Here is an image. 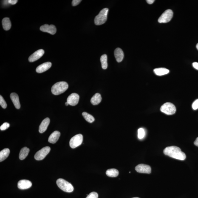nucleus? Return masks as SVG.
Listing matches in <instances>:
<instances>
[{
    "mask_svg": "<svg viewBox=\"0 0 198 198\" xmlns=\"http://www.w3.org/2000/svg\"><path fill=\"white\" fill-rule=\"evenodd\" d=\"M164 154L173 158L180 160H184L186 158V156L181 148L176 146H168L164 149Z\"/></svg>",
    "mask_w": 198,
    "mask_h": 198,
    "instance_id": "1",
    "label": "nucleus"
},
{
    "mask_svg": "<svg viewBox=\"0 0 198 198\" xmlns=\"http://www.w3.org/2000/svg\"><path fill=\"white\" fill-rule=\"evenodd\" d=\"M68 88V84L65 82H58L52 86L51 91L55 95H58L64 93Z\"/></svg>",
    "mask_w": 198,
    "mask_h": 198,
    "instance_id": "2",
    "label": "nucleus"
},
{
    "mask_svg": "<svg viewBox=\"0 0 198 198\" xmlns=\"http://www.w3.org/2000/svg\"><path fill=\"white\" fill-rule=\"evenodd\" d=\"M109 9L104 8L100 11L99 14L97 15L94 19V23L96 25H100L104 24L107 19Z\"/></svg>",
    "mask_w": 198,
    "mask_h": 198,
    "instance_id": "3",
    "label": "nucleus"
},
{
    "mask_svg": "<svg viewBox=\"0 0 198 198\" xmlns=\"http://www.w3.org/2000/svg\"><path fill=\"white\" fill-rule=\"evenodd\" d=\"M57 184L60 189L66 192L71 193L74 191V187L72 184L64 179H57Z\"/></svg>",
    "mask_w": 198,
    "mask_h": 198,
    "instance_id": "4",
    "label": "nucleus"
},
{
    "mask_svg": "<svg viewBox=\"0 0 198 198\" xmlns=\"http://www.w3.org/2000/svg\"><path fill=\"white\" fill-rule=\"evenodd\" d=\"M160 111L167 115H172L176 111L175 106L173 103H167L164 104L160 108Z\"/></svg>",
    "mask_w": 198,
    "mask_h": 198,
    "instance_id": "5",
    "label": "nucleus"
},
{
    "mask_svg": "<svg viewBox=\"0 0 198 198\" xmlns=\"http://www.w3.org/2000/svg\"><path fill=\"white\" fill-rule=\"evenodd\" d=\"M83 140V136L81 134H78L74 136L71 139L69 145L73 148H76L82 144Z\"/></svg>",
    "mask_w": 198,
    "mask_h": 198,
    "instance_id": "6",
    "label": "nucleus"
},
{
    "mask_svg": "<svg viewBox=\"0 0 198 198\" xmlns=\"http://www.w3.org/2000/svg\"><path fill=\"white\" fill-rule=\"evenodd\" d=\"M173 13L172 10L168 9L163 13L158 19L159 23H165L169 22L172 18Z\"/></svg>",
    "mask_w": 198,
    "mask_h": 198,
    "instance_id": "7",
    "label": "nucleus"
},
{
    "mask_svg": "<svg viewBox=\"0 0 198 198\" xmlns=\"http://www.w3.org/2000/svg\"><path fill=\"white\" fill-rule=\"evenodd\" d=\"M51 148L49 146H46L37 151L34 156L35 159L37 160H41L44 159L49 154Z\"/></svg>",
    "mask_w": 198,
    "mask_h": 198,
    "instance_id": "8",
    "label": "nucleus"
},
{
    "mask_svg": "<svg viewBox=\"0 0 198 198\" xmlns=\"http://www.w3.org/2000/svg\"><path fill=\"white\" fill-rule=\"evenodd\" d=\"M135 169L139 173L149 174L151 172V167L145 164H140L135 167Z\"/></svg>",
    "mask_w": 198,
    "mask_h": 198,
    "instance_id": "9",
    "label": "nucleus"
},
{
    "mask_svg": "<svg viewBox=\"0 0 198 198\" xmlns=\"http://www.w3.org/2000/svg\"><path fill=\"white\" fill-rule=\"evenodd\" d=\"M40 30L41 31L47 32L52 35H55L57 31L56 27L53 25H44L40 27Z\"/></svg>",
    "mask_w": 198,
    "mask_h": 198,
    "instance_id": "10",
    "label": "nucleus"
},
{
    "mask_svg": "<svg viewBox=\"0 0 198 198\" xmlns=\"http://www.w3.org/2000/svg\"><path fill=\"white\" fill-rule=\"evenodd\" d=\"M79 100V96L78 94L74 93L71 94L68 97L67 102L70 106H74L78 104Z\"/></svg>",
    "mask_w": 198,
    "mask_h": 198,
    "instance_id": "11",
    "label": "nucleus"
},
{
    "mask_svg": "<svg viewBox=\"0 0 198 198\" xmlns=\"http://www.w3.org/2000/svg\"><path fill=\"white\" fill-rule=\"evenodd\" d=\"M44 52L43 49H40L35 52L29 57L28 60L30 62H33L39 59L43 56Z\"/></svg>",
    "mask_w": 198,
    "mask_h": 198,
    "instance_id": "12",
    "label": "nucleus"
},
{
    "mask_svg": "<svg viewBox=\"0 0 198 198\" xmlns=\"http://www.w3.org/2000/svg\"><path fill=\"white\" fill-rule=\"evenodd\" d=\"M32 182L29 180H21L18 183V188L20 189L25 190L30 188L32 186Z\"/></svg>",
    "mask_w": 198,
    "mask_h": 198,
    "instance_id": "13",
    "label": "nucleus"
},
{
    "mask_svg": "<svg viewBox=\"0 0 198 198\" xmlns=\"http://www.w3.org/2000/svg\"><path fill=\"white\" fill-rule=\"evenodd\" d=\"M52 64L50 62H46L40 65L36 68V71L38 73H41L48 70L52 66Z\"/></svg>",
    "mask_w": 198,
    "mask_h": 198,
    "instance_id": "14",
    "label": "nucleus"
},
{
    "mask_svg": "<svg viewBox=\"0 0 198 198\" xmlns=\"http://www.w3.org/2000/svg\"><path fill=\"white\" fill-rule=\"evenodd\" d=\"M10 97L15 108L17 109H20L21 105L20 103L19 97L17 94L15 92L12 93L10 94Z\"/></svg>",
    "mask_w": 198,
    "mask_h": 198,
    "instance_id": "15",
    "label": "nucleus"
},
{
    "mask_svg": "<svg viewBox=\"0 0 198 198\" xmlns=\"http://www.w3.org/2000/svg\"><path fill=\"white\" fill-rule=\"evenodd\" d=\"M50 122V119L48 117L43 120L39 127V131L40 133H43L46 130Z\"/></svg>",
    "mask_w": 198,
    "mask_h": 198,
    "instance_id": "16",
    "label": "nucleus"
},
{
    "mask_svg": "<svg viewBox=\"0 0 198 198\" xmlns=\"http://www.w3.org/2000/svg\"><path fill=\"white\" fill-rule=\"evenodd\" d=\"M114 55L117 62L120 63L123 60L124 55L123 50L120 48H117L115 50Z\"/></svg>",
    "mask_w": 198,
    "mask_h": 198,
    "instance_id": "17",
    "label": "nucleus"
},
{
    "mask_svg": "<svg viewBox=\"0 0 198 198\" xmlns=\"http://www.w3.org/2000/svg\"><path fill=\"white\" fill-rule=\"evenodd\" d=\"M61 134L58 131H55L50 135L48 139V141L50 143H55L58 141L60 137Z\"/></svg>",
    "mask_w": 198,
    "mask_h": 198,
    "instance_id": "18",
    "label": "nucleus"
},
{
    "mask_svg": "<svg viewBox=\"0 0 198 198\" xmlns=\"http://www.w3.org/2000/svg\"><path fill=\"white\" fill-rule=\"evenodd\" d=\"M102 97L101 95L100 94H95V95L93 96L92 98H91V103L93 105L95 106L99 104L101 101Z\"/></svg>",
    "mask_w": 198,
    "mask_h": 198,
    "instance_id": "19",
    "label": "nucleus"
},
{
    "mask_svg": "<svg viewBox=\"0 0 198 198\" xmlns=\"http://www.w3.org/2000/svg\"><path fill=\"white\" fill-rule=\"evenodd\" d=\"M154 72L157 76H163L169 73L170 71L165 68H157L154 69Z\"/></svg>",
    "mask_w": 198,
    "mask_h": 198,
    "instance_id": "20",
    "label": "nucleus"
},
{
    "mask_svg": "<svg viewBox=\"0 0 198 198\" xmlns=\"http://www.w3.org/2000/svg\"><path fill=\"white\" fill-rule=\"evenodd\" d=\"M3 28L4 30L8 31L11 28L12 24L9 18L6 17L3 19L2 21Z\"/></svg>",
    "mask_w": 198,
    "mask_h": 198,
    "instance_id": "21",
    "label": "nucleus"
},
{
    "mask_svg": "<svg viewBox=\"0 0 198 198\" xmlns=\"http://www.w3.org/2000/svg\"><path fill=\"white\" fill-rule=\"evenodd\" d=\"M10 151L9 148H5L0 152V162H1L5 160L10 154Z\"/></svg>",
    "mask_w": 198,
    "mask_h": 198,
    "instance_id": "22",
    "label": "nucleus"
},
{
    "mask_svg": "<svg viewBox=\"0 0 198 198\" xmlns=\"http://www.w3.org/2000/svg\"><path fill=\"white\" fill-rule=\"evenodd\" d=\"M29 151V148L26 147L22 148L19 154L20 159L21 160H23L25 159L26 157L28 155Z\"/></svg>",
    "mask_w": 198,
    "mask_h": 198,
    "instance_id": "23",
    "label": "nucleus"
},
{
    "mask_svg": "<svg viewBox=\"0 0 198 198\" xmlns=\"http://www.w3.org/2000/svg\"><path fill=\"white\" fill-rule=\"evenodd\" d=\"M106 173L107 175L111 177H117L119 174L118 170L114 169V168L108 170H107Z\"/></svg>",
    "mask_w": 198,
    "mask_h": 198,
    "instance_id": "24",
    "label": "nucleus"
},
{
    "mask_svg": "<svg viewBox=\"0 0 198 198\" xmlns=\"http://www.w3.org/2000/svg\"><path fill=\"white\" fill-rule=\"evenodd\" d=\"M107 56L105 54L102 55L100 58V61L101 63L102 67L103 69H106L108 68Z\"/></svg>",
    "mask_w": 198,
    "mask_h": 198,
    "instance_id": "25",
    "label": "nucleus"
},
{
    "mask_svg": "<svg viewBox=\"0 0 198 198\" xmlns=\"http://www.w3.org/2000/svg\"><path fill=\"white\" fill-rule=\"evenodd\" d=\"M82 116L84 117L85 119L90 123H92L95 120V119H94V117L91 114L83 112Z\"/></svg>",
    "mask_w": 198,
    "mask_h": 198,
    "instance_id": "26",
    "label": "nucleus"
},
{
    "mask_svg": "<svg viewBox=\"0 0 198 198\" xmlns=\"http://www.w3.org/2000/svg\"><path fill=\"white\" fill-rule=\"evenodd\" d=\"M145 135V131L143 128H140L138 131V137L140 140L143 139Z\"/></svg>",
    "mask_w": 198,
    "mask_h": 198,
    "instance_id": "27",
    "label": "nucleus"
},
{
    "mask_svg": "<svg viewBox=\"0 0 198 198\" xmlns=\"http://www.w3.org/2000/svg\"><path fill=\"white\" fill-rule=\"evenodd\" d=\"M0 105L4 109H6L7 108V103L2 96L1 95L0 96Z\"/></svg>",
    "mask_w": 198,
    "mask_h": 198,
    "instance_id": "28",
    "label": "nucleus"
},
{
    "mask_svg": "<svg viewBox=\"0 0 198 198\" xmlns=\"http://www.w3.org/2000/svg\"><path fill=\"white\" fill-rule=\"evenodd\" d=\"M98 193L95 192H92L90 193L86 198H98Z\"/></svg>",
    "mask_w": 198,
    "mask_h": 198,
    "instance_id": "29",
    "label": "nucleus"
},
{
    "mask_svg": "<svg viewBox=\"0 0 198 198\" xmlns=\"http://www.w3.org/2000/svg\"><path fill=\"white\" fill-rule=\"evenodd\" d=\"M10 126V125L9 123L6 122V123L3 124L1 125V127H0V129H1V131L5 130L7 129Z\"/></svg>",
    "mask_w": 198,
    "mask_h": 198,
    "instance_id": "30",
    "label": "nucleus"
},
{
    "mask_svg": "<svg viewBox=\"0 0 198 198\" xmlns=\"http://www.w3.org/2000/svg\"><path fill=\"white\" fill-rule=\"evenodd\" d=\"M192 106L193 109L194 110H196L198 109V99H197V100H195L193 102Z\"/></svg>",
    "mask_w": 198,
    "mask_h": 198,
    "instance_id": "31",
    "label": "nucleus"
},
{
    "mask_svg": "<svg viewBox=\"0 0 198 198\" xmlns=\"http://www.w3.org/2000/svg\"><path fill=\"white\" fill-rule=\"evenodd\" d=\"M81 1V0H73L72 1V5L74 7L78 5Z\"/></svg>",
    "mask_w": 198,
    "mask_h": 198,
    "instance_id": "32",
    "label": "nucleus"
},
{
    "mask_svg": "<svg viewBox=\"0 0 198 198\" xmlns=\"http://www.w3.org/2000/svg\"><path fill=\"white\" fill-rule=\"evenodd\" d=\"M18 1L17 0H9L8 2L9 4H12V5H14L17 4Z\"/></svg>",
    "mask_w": 198,
    "mask_h": 198,
    "instance_id": "33",
    "label": "nucleus"
},
{
    "mask_svg": "<svg viewBox=\"0 0 198 198\" xmlns=\"http://www.w3.org/2000/svg\"><path fill=\"white\" fill-rule=\"evenodd\" d=\"M193 67L195 69H197L198 70V63L197 62H194L193 63Z\"/></svg>",
    "mask_w": 198,
    "mask_h": 198,
    "instance_id": "34",
    "label": "nucleus"
},
{
    "mask_svg": "<svg viewBox=\"0 0 198 198\" xmlns=\"http://www.w3.org/2000/svg\"><path fill=\"white\" fill-rule=\"evenodd\" d=\"M146 1L148 4H152L154 3V0H147Z\"/></svg>",
    "mask_w": 198,
    "mask_h": 198,
    "instance_id": "35",
    "label": "nucleus"
},
{
    "mask_svg": "<svg viewBox=\"0 0 198 198\" xmlns=\"http://www.w3.org/2000/svg\"><path fill=\"white\" fill-rule=\"evenodd\" d=\"M194 144L196 145V146L198 147V137L196 138L195 141L194 142Z\"/></svg>",
    "mask_w": 198,
    "mask_h": 198,
    "instance_id": "36",
    "label": "nucleus"
},
{
    "mask_svg": "<svg viewBox=\"0 0 198 198\" xmlns=\"http://www.w3.org/2000/svg\"><path fill=\"white\" fill-rule=\"evenodd\" d=\"M9 4L8 2V1H4V6H8V4Z\"/></svg>",
    "mask_w": 198,
    "mask_h": 198,
    "instance_id": "37",
    "label": "nucleus"
},
{
    "mask_svg": "<svg viewBox=\"0 0 198 198\" xmlns=\"http://www.w3.org/2000/svg\"><path fill=\"white\" fill-rule=\"evenodd\" d=\"M65 105H66V106H68V105H69V103H68L67 102H66V103H65Z\"/></svg>",
    "mask_w": 198,
    "mask_h": 198,
    "instance_id": "38",
    "label": "nucleus"
},
{
    "mask_svg": "<svg viewBox=\"0 0 198 198\" xmlns=\"http://www.w3.org/2000/svg\"><path fill=\"white\" fill-rule=\"evenodd\" d=\"M196 48H197V49L198 50V43H197V45H196Z\"/></svg>",
    "mask_w": 198,
    "mask_h": 198,
    "instance_id": "39",
    "label": "nucleus"
},
{
    "mask_svg": "<svg viewBox=\"0 0 198 198\" xmlns=\"http://www.w3.org/2000/svg\"><path fill=\"white\" fill-rule=\"evenodd\" d=\"M140 198L136 197H134V198Z\"/></svg>",
    "mask_w": 198,
    "mask_h": 198,
    "instance_id": "40",
    "label": "nucleus"
}]
</instances>
